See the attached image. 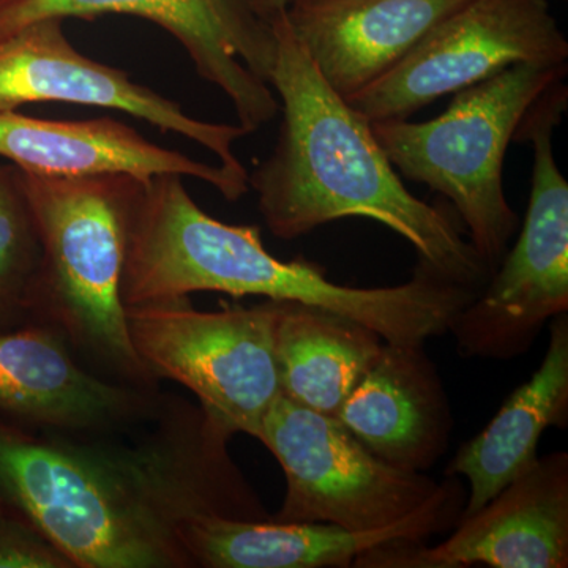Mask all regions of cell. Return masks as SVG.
Wrapping results in <instances>:
<instances>
[{
  "mask_svg": "<svg viewBox=\"0 0 568 568\" xmlns=\"http://www.w3.org/2000/svg\"><path fill=\"white\" fill-rule=\"evenodd\" d=\"M136 443L106 432L31 428L0 420V508L61 549L74 568H192L183 528L200 515H272L231 458V433L200 405L160 406Z\"/></svg>",
  "mask_w": 568,
  "mask_h": 568,
  "instance_id": "6da1fadb",
  "label": "cell"
},
{
  "mask_svg": "<svg viewBox=\"0 0 568 568\" xmlns=\"http://www.w3.org/2000/svg\"><path fill=\"white\" fill-rule=\"evenodd\" d=\"M276 40L268 84L278 93L282 123L274 151L248 174L268 231L293 241L338 220H372L406 239L426 271L480 291L491 272L458 216L406 189L372 122L324 81L284 10Z\"/></svg>",
  "mask_w": 568,
  "mask_h": 568,
  "instance_id": "7a4b0ae2",
  "label": "cell"
},
{
  "mask_svg": "<svg viewBox=\"0 0 568 568\" xmlns=\"http://www.w3.org/2000/svg\"><path fill=\"white\" fill-rule=\"evenodd\" d=\"M200 291L317 306L366 325L394 345H425L447 334L477 295L422 265L398 286L331 282L312 261L268 253L260 227L213 219L194 203L181 175L141 181L126 234L123 306L175 304Z\"/></svg>",
  "mask_w": 568,
  "mask_h": 568,
  "instance_id": "3957f363",
  "label": "cell"
},
{
  "mask_svg": "<svg viewBox=\"0 0 568 568\" xmlns=\"http://www.w3.org/2000/svg\"><path fill=\"white\" fill-rule=\"evenodd\" d=\"M20 171L41 242L32 323L61 332L97 375L155 390L134 353L121 301L130 213L141 179Z\"/></svg>",
  "mask_w": 568,
  "mask_h": 568,
  "instance_id": "277c9868",
  "label": "cell"
},
{
  "mask_svg": "<svg viewBox=\"0 0 568 568\" xmlns=\"http://www.w3.org/2000/svg\"><path fill=\"white\" fill-rule=\"evenodd\" d=\"M568 62L515 63L455 93L443 114L426 122H372L396 173L443 194L489 272L508 252L517 212L504 192V160L519 123L541 93L566 81Z\"/></svg>",
  "mask_w": 568,
  "mask_h": 568,
  "instance_id": "5b68a950",
  "label": "cell"
},
{
  "mask_svg": "<svg viewBox=\"0 0 568 568\" xmlns=\"http://www.w3.org/2000/svg\"><path fill=\"white\" fill-rule=\"evenodd\" d=\"M568 106L566 81L541 93L514 142L534 152L525 226L485 286L452 325L465 357L510 361L528 353L544 325L568 310V182L552 136Z\"/></svg>",
  "mask_w": 568,
  "mask_h": 568,
  "instance_id": "8992f818",
  "label": "cell"
},
{
  "mask_svg": "<svg viewBox=\"0 0 568 568\" xmlns=\"http://www.w3.org/2000/svg\"><path fill=\"white\" fill-rule=\"evenodd\" d=\"M278 301L200 312L190 301L125 308L134 353L156 381L189 388L231 435L260 436L280 395Z\"/></svg>",
  "mask_w": 568,
  "mask_h": 568,
  "instance_id": "52a82bcc",
  "label": "cell"
},
{
  "mask_svg": "<svg viewBox=\"0 0 568 568\" xmlns=\"http://www.w3.org/2000/svg\"><path fill=\"white\" fill-rule=\"evenodd\" d=\"M257 440L282 466L286 493L278 523L379 529L424 506L440 484L376 457L338 418L280 394Z\"/></svg>",
  "mask_w": 568,
  "mask_h": 568,
  "instance_id": "ba28073f",
  "label": "cell"
},
{
  "mask_svg": "<svg viewBox=\"0 0 568 568\" xmlns=\"http://www.w3.org/2000/svg\"><path fill=\"white\" fill-rule=\"evenodd\" d=\"M278 13L268 0H0V41L44 18H142L182 44L197 74L227 97L239 125L252 134L280 112L268 84Z\"/></svg>",
  "mask_w": 568,
  "mask_h": 568,
  "instance_id": "9c48e42d",
  "label": "cell"
},
{
  "mask_svg": "<svg viewBox=\"0 0 568 568\" xmlns=\"http://www.w3.org/2000/svg\"><path fill=\"white\" fill-rule=\"evenodd\" d=\"M568 62L548 0H469L346 102L369 122L409 119L515 63Z\"/></svg>",
  "mask_w": 568,
  "mask_h": 568,
  "instance_id": "30bf717a",
  "label": "cell"
},
{
  "mask_svg": "<svg viewBox=\"0 0 568 568\" xmlns=\"http://www.w3.org/2000/svg\"><path fill=\"white\" fill-rule=\"evenodd\" d=\"M61 18H44L0 41V111L22 104L67 103L122 111L203 145L219 156L220 166L248 179L234 152L246 136L241 125L200 121L181 104L136 84L123 70L85 58L71 47Z\"/></svg>",
  "mask_w": 568,
  "mask_h": 568,
  "instance_id": "8fae6325",
  "label": "cell"
},
{
  "mask_svg": "<svg viewBox=\"0 0 568 568\" xmlns=\"http://www.w3.org/2000/svg\"><path fill=\"white\" fill-rule=\"evenodd\" d=\"M466 497L457 478L450 477L413 514L386 528L366 530L200 515L183 528V547L192 567L364 568L377 555L422 547L433 536L454 529Z\"/></svg>",
  "mask_w": 568,
  "mask_h": 568,
  "instance_id": "7c38bea8",
  "label": "cell"
},
{
  "mask_svg": "<svg viewBox=\"0 0 568 568\" xmlns=\"http://www.w3.org/2000/svg\"><path fill=\"white\" fill-rule=\"evenodd\" d=\"M568 567V455L537 458L436 547L387 552L372 568Z\"/></svg>",
  "mask_w": 568,
  "mask_h": 568,
  "instance_id": "4fadbf2b",
  "label": "cell"
},
{
  "mask_svg": "<svg viewBox=\"0 0 568 568\" xmlns=\"http://www.w3.org/2000/svg\"><path fill=\"white\" fill-rule=\"evenodd\" d=\"M155 390L123 386L78 362L61 332L32 323L0 332V414L26 428L121 429L151 416Z\"/></svg>",
  "mask_w": 568,
  "mask_h": 568,
  "instance_id": "5bb4252c",
  "label": "cell"
},
{
  "mask_svg": "<svg viewBox=\"0 0 568 568\" xmlns=\"http://www.w3.org/2000/svg\"><path fill=\"white\" fill-rule=\"evenodd\" d=\"M469 0H293L287 26L324 81L347 100L394 69Z\"/></svg>",
  "mask_w": 568,
  "mask_h": 568,
  "instance_id": "9a60e30c",
  "label": "cell"
},
{
  "mask_svg": "<svg viewBox=\"0 0 568 568\" xmlns=\"http://www.w3.org/2000/svg\"><path fill=\"white\" fill-rule=\"evenodd\" d=\"M0 156L26 173L62 178L125 174L145 181L186 175L209 183L231 203L250 190L248 179L160 148L114 119L47 121L0 111Z\"/></svg>",
  "mask_w": 568,
  "mask_h": 568,
  "instance_id": "2e32d148",
  "label": "cell"
},
{
  "mask_svg": "<svg viewBox=\"0 0 568 568\" xmlns=\"http://www.w3.org/2000/svg\"><path fill=\"white\" fill-rule=\"evenodd\" d=\"M369 452L425 473L446 454L450 405L424 345L384 343L336 416Z\"/></svg>",
  "mask_w": 568,
  "mask_h": 568,
  "instance_id": "e0dca14e",
  "label": "cell"
},
{
  "mask_svg": "<svg viewBox=\"0 0 568 568\" xmlns=\"http://www.w3.org/2000/svg\"><path fill=\"white\" fill-rule=\"evenodd\" d=\"M568 420V317H552L541 365L510 394L493 420L459 448L448 477L469 484L462 518L480 510L514 478L534 465L545 429ZM459 518V519H462Z\"/></svg>",
  "mask_w": 568,
  "mask_h": 568,
  "instance_id": "ac0fdd59",
  "label": "cell"
},
{
  "mask_svg": "<svg viewBox=\"0 0 568 568\" xmlns=\"http://www.w3.org/2000/svg\"><path fill=\"white\" fill-rule=\"evenodd\" d=\"M383 345V338L364 324L317 306L278 301L280 394L336 417Z\"/></svg>",
  "mask_w": 568,
  "mask_h": 568,
  "instance_id": "d6986e66",
  "label": "cell"
},
{
  "mask_svg": "<svg viewBox=\"0 0 568 568\" xmlns=\"http://www.w3.org/2000/svg\"><path fill=\"white\" fill-rule=\"evenodd\" d=\"M41 264L39 227L13 164H0V332L32 324Z\"/></svg>",
  "mask_w": 568,
  "mask_h": 568,
  "instance_id": "ffe728a7",
  "label": "cell"
},
{
  "mask_svg": "<svg viewBox=\"0 0 568 568\" xmlns=\"http://www.w3.org/2000/svg\"><path fill=\"white\" fill-rule=\"evenodd\" d=\"M0 568H74L39 529L0 508Z\"/></svg>",
  "mask_w": 568,
  "mask_h": 568,
  "instance_id": "44dd1931",
  "label": "cell"
},
{
  "mask_svg": "<svg viewBox=\"0 0 568 568\" xmlns=\"http://www.w3.org/2000/svg\"><path fill=\"white\" fill-rule=\"evenodd\" d=\"M268 3H271L272 9L283 11L290 7L291 0H268Z\"/></svg>",
  "mask_w": 568,
  "mask_h": 568,
  "instance_id": "7402d4cb",
  "label": "cell"
},
{
  "mask_svg": "<svg viewBox=\"0 0 568 568\" xmlns=\"http://www.w3.org/2000/svg\"><path fill=\"white\" fill-rule=\"evenodd\" d=\"M291 2H293V0H291Z\"/></svg>",
  "mask_w": 568,
  "mask_h": 568,
  "instance_id": "603a6c76",
  "label": "cell"
}]
</instances>
